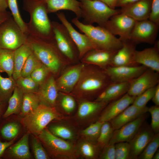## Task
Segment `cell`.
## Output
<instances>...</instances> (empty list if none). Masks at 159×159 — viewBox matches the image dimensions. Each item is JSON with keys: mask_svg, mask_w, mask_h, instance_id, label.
<instances>
[{"mask_svg": "<svg viewBox=\"0 0 159 159\" xmlns=\"http://www.w3.org/2000/svg\"><path fill=\"white\" fill-rule=\"evenodd\" d=\"M23 9L30 16L29 22L26 23L29 34L44 39H54L52 22L43 0H23Z\"/></svg>", "mask_w": 159, "mask_h": 159, "instance_id": "cell-1", "label": "cell"}, {"mask_svg": "<svg viewBox=\"0 0 159 159\" xmlns=\"http://www.w3.org/2000/svg\"><path fill=\"white\" fill-rule=\"evenodd\" d=\"M27 42L33 52L51 72L57 73L60 67L63 55L58 49L54 39H45L29 34Z\"/></svg>", "mask_w": 159, "mask_h": 159, "instance_id": "cell-2", "label": "cell"}, {"mask_svg": "<svg viewBox=\"0 0 159 159\" xmlns=\"http://www.w3.org/2000/svg\"><path fill=\"white\" fill-rule=\"evenodd\" d=\"M63 117L55 107L40 104L21 118V122L27 132L38 136L52 121L62 119Z\"/></svg>", "mask_w": 159, "mask_h": 159, "instance_id": "cell-3", "label": "cell"}, {"mask_svg": "<svg viewBox=\"0 0 159 159\" xmlns=\"http://www.w3.org/2000/svg\"><path fill=\"white\" fill-rule=\"evenodd\" d=\"M71 21L88 37L95 49L117 51L122 47V42L105 28L85 24L77 17Z\"/></svg>", "mask_w": 159, "mask_h": 159, "instance_id": "cell-4", "label": "cell"}, {"mask_svg": "<svg viewBox=\"0 0 159 159\" xmlns=\"http://www.w3.org/2000/svg\"><path fill=\"white\" fill-rule=\"evenodd\" d=\"M81 18L85 24L96 23L103 26L113 15L120 13V9H112L98 0H80Z\"/></svg>", "mask_w": 159, "mask_h": 159, "instance_id": "cell-5", "label": "cell"}, {"mask_svg": "<svg viewBox=\"0 0 159 159\" xmlns=\"http://www.w3.org/2000/svg\"><path fill=\"white\" fill-rule=\"evenodd\" d=\"M37 137L51 158H76L75 144L55 136L47 127Z\"/></svg>", "mask_w": 159, "mask_h": 159, "instance_id": "cell-6", "label": "cell"}, {"mask_svg": "<svg viewBox=\"0 0 159 159\" xmlns=\"http://www.w3.org/2000/svg\"><path fill=\"white\" fill-rule=\"evenodd\" d=\"M27 39L11 16L0 25V49L14 51L26 43Z\"/></svg>", "mask_w": 159, "mask_h": 159, "instance_id": "cell-7", "label": "cell"}, {"mask_svg": "<svg viewBox=\"0 0 159 159\" xmlns=\"http://www.w3.org/2000/svg\"><path fill=\"white\" fill-rule=\"evenodd\" d=\"M78 82L80 91L98 96L111 81L105 69L94 65L89 70L87 75L80 77Z\"/></svg>", "mask_w": 159, "mask_h": 159, "instance_id": "cell-8", "label": "cell"}, {"mask_svg": "<svg viewBox=\"0 0 159 159\" xmlns=\"http://www.w3.org/2000/svg\"><path fill=\"white\" fill-rule=\"evenodd\" d=\"M136 21L127 15L120 13L112 16L102 27L114 35L119 36L122 41L130 39Z\"/></svg>", "mask_w": 159, "mask_h": 159, "instance_id": "cell-9", "label": "cell"}, {"mask_svg": "<svg viewBox=\"0 0 159 159\" xmlns=\"http://www.w3.org/2000/svg\"><path fill=\"white\" fill-rule=\"evenodd\" d=\"M54 39L63 56L70 60L79 56L77 49L66 28L62 23L52 21Z\"/></svg>", "mask_w": 159, "mask_h": 159, "instance_id": "cell-10", "label": "cell"}, {"mask_svg": "<svg viewBox=\"0 0 159 159\" xmlns=\"http://www.w3.org/2000/svg\"><path fill=\"white\" fill-rule=\"evenodd\" d=\"M159 26L149 19L136 21L130 39L136 44L142 43L154 44L156 41Z\"/></svg>", "mask_w": 159, "mask_h": 159, "instance_id": "cell-11", "label": "cell"}, {"mask_svg": "<svg viewBox=\"0 0 159 159\" xmlns=\"http://www.w3.org/2000/svg\"><path fill=\"white\" fill-rule=\"evenodd\" d=\"M159 73L148 68L136 78L130 81L127 93L136 97L146 90L156 86L159 82Z\"/></svg>", "mask_w": 159, "mask_h": 159, "instance_id": "cell-12", "label": "cell"}, {"mask_svg": "<svg viewBox=\"0 0 159 159\" xmlns=\"http://www.w3.org/2000/svg\"><path fill=\"white\" fill-rule=\"evenodd\" d=\"M26 132L18 115L3 118L0 122V140L2 141H9L20 138Z\"/></svg>", "mask_w": 159, "mask_h": 159, "instance_id": "cell-13", "label": "cell"}, {"mask_svg": "<svg viewBox=\"0 0 159 159\" xmlns=\"http://www.w3.org/2000/svg\"><path fill=\"white\" fill-rule=\"evenodd\" d=\"M61 23L67 29L77 49L79 57L82 58L88 52L95 49V48L88 37L77 31L67 19L63 12L56 14Z\"/></svg>", "mask_w": 159, "mask_h": 159, "instance_id": "cell-14", "label": "cell"}, {"mask_svg": "<svg viewBox=\"0 0 159 159\" xmlns=\"http://www.w3.org/2000/svg\"><path fill=\"white\" fill-rule=\"evenodd\" d=\"M148 68L140 65L134 66H109L105 70L112 82H129L138 77Z\"/></svg>", "mask_w": 159, "mask_h": 159, "instance_id": "cell-15", "label": "cell"}, {"mask_svg": "<svg viewBox=\"0 0 159 159\" xmlns=\"http://www.w3.org/2000/svg\"><path fill=\"white\" fill-rule=\"evenodd\" d=\"M144 122L129 142L130 145L129 159H137L155 134L150 126Z\"/></svg>", "mask_w": 159, "mask_h": 159, "instance_id": "cell-16", "label": "cell"}, {"mask_svg": "<svg viewBox=\"0 0 159 159\" xmlns=\"http://www.w3.org/2000/svg\"><path fill=\"white\" fill-rule=\"evenodd\" d=\"M146 113L115 130L108 144L130 142L134 137L147 117Z\"/></svg>", "mask_w": 159, "mask_h": 159, "instance_id": "cell-17", "label": "cell"}, {"mask_svg": "<svg viewBox=\"0 0 159 159\" xmlns=\"http://www.w3.org/2000/svg\"><path fill=\"white\" fill-rule=\"evenodd\" d=\"M122 47L114 55L110 66H134L140 65L135 61L136 44L130 39L122 41Z\"/></svg>", "mask_w": 159, "mask_h": 159, "instance_id": "cell-18", "label": "cell"}, {"mask_svg": "<svg viewBox=\"0 0 159 159\" xmlns=\"http://www.w3.org/2000/svg\"><path fill=\"white\" fill-rule=\"evenodd\" d=\"M30 134L26 132L17 141L9 147L1 159H32L29 149Z\"/></svg>", "mask_w": 159, "mask_h": 159, "instance_id": "cell-19", "label": "cell"}, {"mask_svg": "<svg viewBox=\"0 0 159 159\" xmlns=\"http://www.w3.org/2000/svg\"><path fill=\"white\" fill-rule=\"evenodd\" d=\"M108 104L95 101H83L79 105L76 119L82 123L98 120L101 112Z\"/></svg>", "mask_w": 159, "mask_h": 159, "instance_id": "cell-20", "label": "cell"}, {"mask_svg": "<svg viewBox=\"0 0 159 159\" xmlns=\"http://www.w3.org/2000/svg\"><path fill=\"white\" fill-rule=\"evenodd\" d=\"M135 97L126 93L109 103L102 110L98 120L102 122L109 121L132 104Z\"/></svg>", "mask_w": 159, "mask_h": 159, "instance_id": "cell-21", "label": "cell"}, {"mask_svg": "<svg viewBox=\"0 0 159 159\" xmlns=\"http://www.w3.org/2000/svg\"><path fill=\"white\" fill-rule=\"evenodd\" d=\"M153 47L141 51L136 50L135 61L138 64L144 66L159 73V42L156 41Z\"/></svg>", "mask_w": 159, "mask_h": 159, "instance_id": "cell-22", "label": "cell"}, {"mask_svg": "<svg viewBox=\"0 0 159 159\" xmlns=\"http://www.w3.org/2000/svg\"><path fill=\"white\" fill-rule=\"evenodd\" d=\"M58 91L56 80L53 76L51 75L48 77L40 85L36 94L39 97L40 104L55 107Z\"/></svg>", "mask_w": 159, "mask_h": 159, "instance_id": "cell-23", "label": "cell"}, {"mask_svg": "<svg viewBox=\"0 0 159 159\" xmlns=\"http://www.w3.org/2000/svg\"><path fill=\"white\" fill-rule=\"evenodd\" d=\"M152 0H139L121 7L123 13L137 21L149 19Z\"/></svg>", "mask_w": 159, "mask_h": 159, "instance_id": "cell-24", "label": "cell"}, {"mask_svg": "<svg viewBox=\"0 0 159 159\" xmlns=\"http://www.w3.org/2000/svg\"><path fill=\"white\" fill-rule=\"evenodd\" d=\"M83 65H75L66 70L56 80L58 91L65 92L71 91L77 84L82 74Z\"/></svg>", "mask_w": 159, "mask_h": 159, "instance_id": "cell-25", "label": "cell"}, {"mask_svg": "<svg viewBox=\"0 0 159 159\" xmlns=\"http://www.w3.org/2000/svg\"><path fill=\"white\" fill-rule=\"evenodd\" d=\"M62 120H53L47 127L55 136L75 144L78 136L77 130L72 125L62 121Z\"/></svg>", "mask_w": 159, "mask_h": 159, "instance_id": "cell-26", "label": "cell"}, {"mask_svg": "<svg viewBox=\"0 0 159 159\" xmlns=\"http://www.w3.org/2000/svg\"><path fill=\"white\" fill-rule=\"evenodd\" d=\"M117 51L93 49L86 53L82 58L85 62L105 69L110 66Z\"/></svg>", "mask_w": 159, "mask_h": 159, "instance_id": "cell-27", "label": "cell"}, {"mask_svg": "<svg viewBox=\"0 0 159 159\" xmlns=\"http://www.w3.org/2000/svg\"><path fill=\"white\" fill-rule=\"evenodd\" d=\"M148 107L140 108L132 104L109 122L114 130H117L147 112Z\"/></svg>", "mask_w": 159, "mask_h": 159, "instance_id": "cell-28", "label": "cell"}, {"mask_svg": "<svg viewBox=\"0 0 159 159\" xmlns=\"http://www.w3.org/2000/svg\"><path fill=\"white\" fill-rule=\"evenodd\" d=\"M129 86V82H111L98 95L95 101L108 103L127 93Z\"/></svg>", "mask_w": 159, "mask_h": 159, "instance_id": "cell-29", "label": "cell"}, {"mask_svg": "<svg viewBox=\"0 0 159 159\" xmlns=\"http://www.w3.org/2000/svg\"><path fill=\"white\" fill-rule=\"evenodd\" d=\"M46 5L48 13L63 10L73 12L78 19L81 18V2L77 0H43Z\"/></svg>", "mask_w": 159, "mask_h": 159, "instance_id": "cell-30", "label": "cell"}, {"mask_svg": "<svg viewBox=\"0 0 159 159\" xmlns=\"http://www.w3.org/2000/svg\"><path fill=\"white\" fill-rule=\"evenodd\" d=\"M76 158L85 159L99 158L102 149L97 143L81 138L75 144Z\"/></svg>", "mask_w": 159, "mask_h": 159, "instance_id": "cell-31", "label": "cell"}, {"mask_svg": "<svg viewBox=\"0 0 159 159\" xmlns=\"http://www.w3.org/2000/svg\"><path fill=\"white\" fill-rule=\"evenodd\" d=\"M33 53L27 42L14 50V69L12 77L15 80L21 77L23 66L28 57Z\"/></svg>", "mask_w": 159, "mask_h": 159, "instance_id": "cell-32", "label": "cell"}, {"mask_svg": "<svg viewBox=\"0 0 159 159\" xmlns=\"http://www.w3.org/2000/svg\"><path fill=\"white\" fill-rule=\"evenodd\" d=\"M23 95L21 91L16 86L9 100L7 108L2 118L12 115L19 114L22 107Z\"/></svg>", "mask_w": 159, "mask_h": 159, "instance_id": "cell-33", "label": "cell"}, {"mask_svg": "<svg viewBox=\"0 0 159 159\" xmlns=\"http://www.w3.org/2000/svg\"><path fill=\"white\" fill-rule=\"evenodd\" d=\"M1 72L0 70V102L8 106L9 100L16 86V81L12 76L2 77Z\"/></svg>", "mask_w": 159, "mask_h": 159, "instance_id": "cell-34", "label": "cell"}, {"mask_svg": "<svg viewBox=\"0 0 159 159\" xmlns=\"http://www.w3.org/2000/svg\"><path fill=\"white\" fill-rule=\"evenodd\" d=\"M14 51L0 49V70L8 77L12 76L14 69Z\"/></svg>", "mask_w": 159, "mask_h": 159, "instance_id": "cell-35", "label": "cell"}, {"mask_svg": "<svg viewBox=\"0 0 159 159\" xmlns=\"http://www.w3.org/2000/svg\"><path fill=\"white\" fill-rule=\"evenodd\" d=\"M40 104L39 97L36 93H29L23 95L21 112L19 115L22 118L37 108Z\"/></svg>", "mask_w": 159, "mask_h": 159, "instance_id": "cell-36", "label": "cell"}, {"mask_svg": "<svg viewBox=\"0 0 159 159\" xmlns=\"http://www.w3.org/2000/svg\"><path fill=\"white\" fill-rule=\"evenodd\" d=\"M102 123L97 120L81 130L79 135L82 138L97 143Z\"/></svg>", "mask_w": 159, "mask_h": 159, "instance_id": "cell-37", "label": "cell"}, {"mask_svg": "<svg viewBox=\"0 0 159 159\" xmlns=\"http://www.w3.org/2000/svg\"><path fill=\"white\" fill-rule=\"evenodd\" d=\"M15 81L16 86L24 94L29 93H36L40 86L30 76L21 77Z\"/></svg>", "mask_w": 159, "mask_h": 159, "instance_id": "cell-38", "label": "cell"}, {"mask_svg": "<svg viewBox=\"0 0 159 159\" xmlns=\"http://www.w3.org/2000/svg\"><path fill=\"white\" fill-rule=\"evenodd\" d=\"M30 138L33 157L35 159H51L37 136L30 134Z\"/></svg>", "mask_w": 159, "mask_h": 159, "instance_id": "cell-39", "label": "cell"}, {"mask_svg": "<svg viewBox=\"0 0 159 159\" xmlns=\"http://www.w3.org/2000/svg\"><path fill=\"white\" fill-rule=\"evenodd\" d=\"M114 130L109 121L103 122L97 141V144L102 149L108 144Z\"/></svg>", "mask_w": 159, "mask_h": 159, "instance_id": "cell-40", "label": "cell"}, {"mask_svg": "<svg viewBox=\"0 0 159 159\" xmlns=\"http://www.w3.org/2000/svg\"><path fill=\"white\" fill-rule=\"evenodd\" d=\"M58 96L56 101L55 107L59 106L60 109L66 113L70 114L74 110L76 102L74 98L71 96L64 95Z\"/></svg>", "mask_w": 159, "mask_h": 159, "instance_id": "cell-41", "label": "cell"}, {"mask_svg": "<svg viewBox=\"0 0 159 159\" xmlns=\"http://www.w3.org/2000/svg\"><path fill=\"white\" fill-rule=\"evenodd\" d=\"M159 146V133L154 134L137 159H152Z\"/></svg>", "mask_w": 159, "mask_h": 159, "instance_id": "cell-42", "label": "cell"}, {"mask_svg": "<svg viewBox=\"0 0 159 159\" xmlns=\"http://www.w3.org/2000/svg\"><path fill=\"white\" fill-rule=\"evenodd\" d=\"M8 7L11 11L14 19L22 32L26 35L29 34L26 23L22 19L19 9L17 0H7Z\"/></svg>", "mask_w": 159, "mask_h": 159, "instance_id": "cell-43", "label": "cell"}, {"mask_svg": "<svg viewBox=\"0 0 159 159\" xmlns=\"http://www.w3.org/2000/svg\"><path fill=\"white\" fill-rule=\"evenodd\" d=\"M43 64L33 52L27 58L22 68L21 77L30 76L32 72Z\"/></svg>", "mask_w": 159, "mask_h": 159, "instance_id": "cell-44", "label": "cell"}, {"mask_svg": "<svg viewBox=\"0 0 159 159\" xmlns=\"http://www.w3.org/2000/svg\"><path fill=\"white\" fill-rule=\"evenodd\" d=\"M155 87L156 86L149 89L135 97L132 104L140 108L146 106L147 103L153 97Z\"/></svg>", "mask_w": 159, "mask_h": 159, "instance_id": "cell-45", "label": "cell"}, {"mask_svg": "<svg viewBox=\"0 0 159 159\" xmlns=\"http://www.w3.org/2000/svg\"><path fill=\"white\" fill-rule=\"evenodd\" d=\"M115 159H129L130 145L129 142H121L115 144Z\"/></svg>", "mask_w": 159, "mask_h": 159, "instance_id": "cell-46", "label": "cell"}, {"mask_svg": "<svg viewBox=\"0 0 159 159\" xmlns=\"http://www.w3.org/2000/svg\"><path fill=\"white\" fill-rule=\"evenodd\" d=\"M49 72H51L49 69L42 64L34 71L30 76L36 82L40 85L47 78Z\"/></svg>", "mask_w": 159, "mask_h": 159, "instance_id": "cell-47", "label": "cell"}, {"mask_svg": "<svg viewBox=\"0 0 159 159\" xmlns=\"http://www.w3.org/2000/svg\"><path fill=\"white\" fill-rule=\"evenodd\" d=\"M151 116L150 127L155 134L159 132V106L153 105L148 107V112Z\"/></svg>", "mask_w": 159, "mask_h": 159, "instance_id": "cell-48", "label": "cell"}, {"mask_svg": "<svg viewBox=\"0 0 159 159\" xmlns=\"http://www.w3.org/2000/svg\"><path fill=\"white\" fill-rule=\"evenodd\" d=\"M100 159H115V144H108L102 149L99 157Z\"/></svg>", "mask_w": 159, "mask_h": 159, "instance_id": "cell-49", "label": "cell"}, {"mask_svg": "<svg viewBox=\"0 0 159 159\" xmlns=\"http://www.w3.org/2000/svg\"><path fill=\"white\" fill-rule=\"evenodd\" d=\"M149 19L159 25V0H152Z\"/></svg>", "mask_w": 159, "mask_h": 159, "instance_id": "cell-50", "label": "cell"}, {"mask_svg": "<svg viewBox=\"0 0 159 159\" xmlns=\"http://www.w3.org/2000/svg\"><path fill=\"white\" fill-rule=\"evenodd\" d=\"M19 138H16L9 141H3L0 140V159H1L2 157L6 150Z\"/></svg>", "mask_w": 159, "mask_h": 159, "instance_id": "cell-51", "label": "cell"}, {"mask_svg": "<svg viewBox=\"0 0 159 159\" xmlns=\"http://www.w3.org/2000/svg\"><path fill=\"white\" fill-rule=\"evenodd\" d=\"M155 105L159 106V84L156 86L155 91L152 99Z\"/></svg>", "mask_w": 159, "mask_h": 159, "instance_id": "cell-52", "label": "cell"}, {"mask_svg": "<svg viewBox=\"0 0 159 159\" xmlns=\"http://www.w3.org/2000/svg\"><path fill=\"white\" fill-rule=\"evenodd\" d=\"M138 0H117L116 4V7H121Z\"/></svg>", "mask_w": 159, "mask_h": 159, "instance_id": "cell-53", "label": "cell"}, {"mask_svg": "<svg viewBox=\"0 0 159 159\" xmlns=\"http://www.w3.org/2000/svg\"><path fill=\"white\" fill-rule=\"evenodd\" d=\"M11 16V13L6 11L4 12L0 13V25Z\"/></svg>", "mask_w": 159, "mask_h": 159, "instance_id": "cell-54", "label": "cell"}, {"mask_svg": "<svg viewBox=\"0 0 159 159\" xmlns=\"http://www.w3.org/2000/svg\"><path fill=\"white\" fill-rule=\"evenodd\" d=\"M105 3L112 9H115L117 0H98Z\"/></svg>", "mask_w": 159, "mask_h": 159, "instance_id": "cell-55", "label": "cell"}, {"mask_svg": "<svg viewBox=\"0 0 159 159\" xmlns=\"http://www.w3.org/2000/svg\"><path fill=\"white\" fill-rule=\"evenodd\" d=\"M7 8V0H0V13L6 11Z\"/></svg>", "mask_w": 159, "mask_h": 159, "instance_id": "cell-56", "label": "cell"}, {"mask_svg": "<svg viewBox=\"0 0 159 159\" xmlns=\"http://www.w3.org/2000/svg\"><path fill=\"white\" fill-rule=\"evenodd\" d=\"M7 106L0 102V122L2 120L3 115L7 108Z\"/></svg>", "mask_w": 159, "mask_h": 159, "instance_id": "cell-57", "label": "cell"}, {"mask_svg": "<svg viewBox=\"0 0 159 159\" xmlns=\"http://www.w3.org/2000/svg\"><path fill=\"white\" fill-rule=\"evenodd\" d=\"M153 159H159V150L158 149L153 155L152 158Z\"/></svg>", "mask_w": 159, "mask_h": 159, "instance_id": "cell-58", "label": "cell"}]
</instances>
